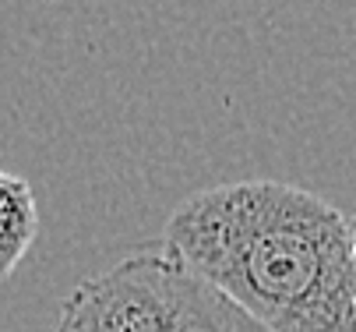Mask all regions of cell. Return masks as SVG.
I'll return each mask as SVG.
<instances>
[{
	"label": "cell",
	"instance_id": "1",
	"mask_svg": "<svg viewBox=\"0 0 356 332\" xmlns=\"http://www.w3.org/2000/svg\"><path fill=\"white\" fill-rule=\"evenodd\" d=\"M163 255L272 332H356L349 219L307 187H205L170 216Z\"/></svg>",
	"mask_w": 356,
	"mask_h": 332
},
{
	"label": "cell",
	"instance_id": "2",
	"mask_svg": "<svg viewBox=\"0 0 356 332\" xmlns=\"http://www.w3.org/2000/svg\"><path fill=\"white\" fill-rule=\"evenodd\" d=\"M54 332H272L163 251H141L88 276Z\"/></svg>",
	"mask_w": 356,
	"mask_h": 332
},
{
	"label": "cell",
	"instance_id": "3",
	"mask_svg": "<svg viewBox=\"0 0 356 332\" xmlns=\"http://www.w3.org/2000/svg\"><path fill=\"white\" fill-rule=\"evenodd\" d=\"M39 233V205L25 177L0 170V279L11 276Z\"/></svg>",
	"mask_w": 356,
	"mask_h": 332
},
{
	"label": "cell",
	"instance_id": "4",
	"mask_svg": "<svg viewBox=\"0 0 356 332\" xmlns=\"http://www.w3.org/2000/svg\"><path fill=\"white\" fill-rule=\"evenodd\" d=\"M349 233H353V265H356V216L349 219Z\"/></svg>",
	"mask_w": 356,
	"mask_h": 332
}]
</instances>
